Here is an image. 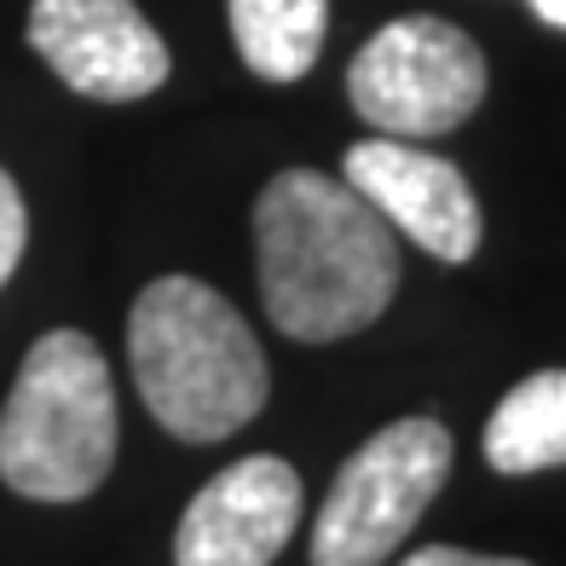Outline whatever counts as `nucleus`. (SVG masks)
Instances as JSON below:
<instances>
[{
    "label": "nucleus",
    "mask_w": 566,
    "mask_h": 566,
    "mask_svg": "<svg viewBox=\"0 0 566 566\" xmlns=\"http://www.w3.org/2000/svg\"><path fill=\"white\" fill-rule=\"evenodd\" d=\"M451 474V433L433 417L388 422L358 446L313 521V566H388Z\"/></svg>",
    "instance_id": "4"
},
{
    "label": "nucleus",
    "mask_w": 566,
    "mask_h": 566,
    "mask_svg": "<svg viewBox=\"0 0 566 566\" xmlns=\"http://www.w3.org/2000/svg\"><path fill=\"white\" fill-rule=\"evenodd\" d=\"M127 365L145 410L174 440L214 446L249 428L266 405V353L254 329L202 277L145 283L127 313Z\"/></svg>",
    "instance_id": "2"
},
{
    "label": "nucleus",
    "mask_w": 566,
    "mask_h": 566,
    "mask_svg": "<svg viewBox=\"0 0 566 566\" xmlns=\"http://www.w3.org/2000/svg\"><path fill=\"white\" fill-rule=\"evenodd\" d=\"M116 462L111 365L82 329H46L0 405V480L35 503H82Z\"/></svg>",
    "instance_id": "3"
},
{
    "label": "nucleus",
    "mask_w": 566,
    "mask_h": 566,
    "mask_svg": "<svg viewBox=\"0 0 566 566\" xmlns=\"http://www.w3.org/2000/svg\"><path fill=\"white\" fill-rule=\"evenodd\" d=\"M23 243H30V214H23L18 179L0 168V283H7L23 261Z\"/></svg>",
    "instance_id": "11"
},
{
    "label": "nucleus",
    "mask_w": 566,
    "mask_h": 566,
    "mask_svg": "<svg viewBox=\"0 0 566 566\" xmlns=\"http://www.w3.org/2000/svg\"><path fill=\"white\" fill-rule=\"evenodd\" d=\"M485 462L497 474L566 469V370H537L503 394L485 422Z\"/></svg>",
    "instance_id": "9"
},
{
    "label": "nucleus",
    "mask_w": 566,
    "mask_h": 566,
    "mask_svg": "<svg viewBox=\"0 0 566 566\" xmlns=\"http://www.w3.org/2000/svg\"><path fill=\"white\" fill-rule=\"evenodd\" d=\"M231 41L261 82H301L324 53L329 0H226Z\"/></svg>",
    "instance_id": "10"
},
{
    "label": "nucleus",
    "mask_w": 566,
    "mask_h": 566,
    "mask_svg": "<svg viewBox=\"0 0 566 566\" xmlns=\"http://www.w3.org/2000/svg\"><path fill=\"white\" fill-rule=\"evenodd\" d=\"M254 266L266 318L290 342L370 329L399 290V243L347 179L283 168L254 202Z\"/></svg>",
    "instance_id": "1"
},
{
    "label": "nucleus",
    "mask_w": 566,
    "mask_h": 566,
    "mask_svg": "<svg viewBox=\"0 0 566 566\" xmlns=\"http://www.w3.org/2000/svg\"><path fill=\"white\" fill-rule=\"evenodd\" d=\"M342 179L388 220L394 231H405L417 249H428L433 261H469L480 249V197L462 179L457 163L433 157V150L410 145V139H358L342 157Z\"/></svg>",
    "instance_id": "7"
},
{
    "label": "nucleus",
    "mask_w": 566,
    "mask_h": 566,
    "mask_svg": "<svg viewBox=\"0 0 566 566\" xmlns=\"http://www.w3.org/2000/svg\"><path fill=\"white\" fill-rule=\"evenodd\" d=\"M399 566H532V560H509V555H474V549H457V544H428L417 555H405Z\"/></svg>",
    "instance_id": "12"
},
{
    "label": "nucleus",
    "mask_w": 566,
    "mask_h": 566,
    "mask_svg": "<svg viewBox=\"0 0 566 566\" xmlns=\"http://www.w3.org/2000/svg\"><path fill=\"white\" fill-rule=\"evenodd\" d=\"M301 526V474L283 457H243L186 503L174 566H272Z\"/></svg>",
    "instance_id": "8"
},
{
    "label": "nucleus",
    "mask_w": 566,
    "mask_h": 566,
    "mask_svg": "<svg viewBox=\"0 0 566 566\" xmlns=\"http://www.w3.org/2000/svg\"><path fill=\"white\" fill-rule=\"evenodd\" d=\"M53 75L98 105H134L168 82V41L134 0H35L23 23Z\"/></svg>",
    "instance_id": "6"
},
{
    "label": "nucleus",
    "mask_w": 566,
    "mask_h": 566,
    "mask_svg": "<svg viewBox=\"0 0 566 566\" xmlns=\"http://www.w3.org/2000/svg\"><path fill=\"white\" fill-rule=\"evenodd\" d=\"M347 98L388 139H440L485 98V53L446 18L410 12L376 30L347 64Z\"/></svg>",
    "instance_id": "5"
},
{
    "label": "nucleus",
    "mask_w": 566,
    "mask_h": 566,
    "mask_svg": "<svg viewBox=\"0 0 566 566\" xmlns=\"http://www.w3.org/2000/svg\"><path fill=\"white\" fill-rule=\"evenodd\" d=\"M532 12L544 23H555V30H566V0H532Z\"/></svg>",
    "instance_id": "13"
}]
</instances>
